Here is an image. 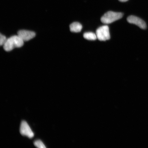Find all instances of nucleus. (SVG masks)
Returning <instances> with one entry per match:
<instances>
[{"label": "nucleus", "instance_id": "nucleus-7", "mask_svg": "<svg viewBox=\"0 0 148 148\" xmlns=\"http://www.w3.org/2000/svg\"><path fill=\"white\" fill-rule=\"evenodd\" d=\"M82 28V25L78 22H74L70 25V30L72 32L75 33L80 32Z\"/></svg>", "mask_w": 148, "mask_h": 148}, {"label": "nucleus", "instance_id": "nucleus-2", "mask_svg": "<svg viewBox=\"0 0 148 148\" xmlns=\"http://www.w3.org/2000/svg\"><path fill=\"white\" fill-rule=\"evenodd\" d=\"M123 14L109 11L106 13L101 18V21L103 23L109 24L113 23L123 17Z\"/></svg>", "mask_w": 148, "mask_h": 148}, {"label": "nucleus", "instance_id": "nucleus-5", "mask_svg": "<svg viewBox=\"0 0 148 148\" xmlns=\"http://www.w3.org/2000/svg\"><path fill=\"white\" fill-rule=\"evenodd\" d=\"M127 21L129 23L134 24L138 26L140 28L145 29L147 26L145 22L141 18L134 16H130L127 18Z\"/></svg>", "mask_w": 148, "mask_h": 148}, {"label": "nucleus", "instance_id": "nucleus-10", "mask_svg": "<svg viewBox=\"0 0 148 148\" xmlns=\"http://www.w3.org/2000/svg\"><path fill=\"white\" fill-rule=\"evenodd\" d=\"M7 39L6 37L4 35L1 34V35H0V45L1 46L4 45Z\"/></svg>", "mask_w": 148, "mask_h": 148}, {"label": "nucleus", "instance_id": "nucleus-11", "mask_svg": "<svg viewBox=\"0 0 148 148\" xmlns=\"http://www.w3.org/2000/svg\"><path fill=\"white\" fill-rule=\"evenodd\" d=\"M119 1L121 2H124L127 1H128V0H119Z\"/></svg>", "mask_w": 148, "mask_h": 148}, {"label": "nucleus", "instance_id": "nucleus-4", "mask_svg": "<svg viewBox=\"0 0 148 148\" xmlns=\"http://www.w3.org/2000/svg\"><path fill=\"white\" fill-rule=\"evenodd\" d=\"M20 134L23 136H26L29 138H32L34 136V133L27 123L25 121L21 122L20 127Z\"/></svg>", "mask_w": 148, "mask_h": 148}, {"label": "nucleus", "instance_id": "nucleus-8", "mask_svg": "<svg viewBox=\"0 0 148 148\" xmlns=\"http://www.w3.org/2000/svg\"><path fill=\"white\" fill-rule=\"evenodd\" d=\"M83 37L86 40H95L97 38L96 34L92 32L85 33L83 34Z\"/></svg>", "mask_w": 148, "mask_h": 148}, {"label": "nucleus", "instance_id": "nucleus-3", "mask_svg": "<svg viewBox=\"0 0 148 148\" xmlns=\"http://www.w3.org/2000/svg\"><path fill=\"white\" fill-rule=\"evenodd\" d=\"M96 34L97 38L100 41H106L110 39L109 28L107 25L99 27L96 31Z\"/></svg>", "mask_w": 148, "mask_h": 148}, {"label": "nucleus", "instance_id": "nucleus-9", "mask_svg": "<svg viewBox=\"0 0 148 148\" xmlns=\"http://www.w3.org/2000/svg\"><path fill=\"white\" fill-rule=\"evenodd\" d=\"M34 145L36 147L40 148H45L46 147L42 142L40 140H36L34 142Z\"/></svg>", "mask_w": 148, "mask_h": 148}, {"label": "nucleus", "instance_id": "nucleus-1", "mask_svg": "<svg viewBox=\"0 0 148 148\" xmlns=\"http://www.w3.org/2000/svg\"><path fill=\"white\" fill-rule=\"evenodd\" d=\"M24 44V41L18 36H11L7 39L4 45L3 49L5 51H9L14 48L22 47Z\"/></svg>", "mask_w": 148, "mask_h": 148}, {"label": "nucleus", "instance_id": "nucleus-6", "mask_svg": "<svg viewBox=\"0 0 148 148\" xmlns=\"http://www.w3.org/2000/svg\"><path fill=\"white\" fill-rule=\"evenodd\" d=\"M36 33L33 31L21 30L18 31V36L24 41H27L36 36Z\"/></svg>", "mask_w": 148, "mask_h": 148}]
</instances>
